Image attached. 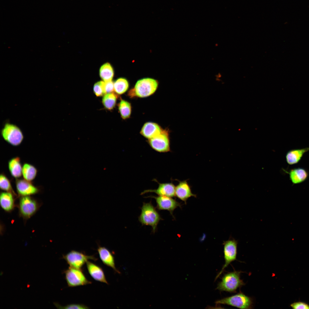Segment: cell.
Listing matches in <instances>:
<instances>
[{"label":"cell","mask_w":309,"mask_h":309,"mask_svg":"<svg viewBox=\"0 0 309 309\" xmlns=\"http://www.w3.org/2000/svg\"><path fill=\"white\" fill-rule=\"evenodd\" d=\"M158 86L157 80L150 78H143L137 81L134 87L129 91L128 96L132 98L150 96L156 91Z\"/></svg>","instance_id":"6da1fadb"},{"label":"cell","mask_w":309,"mask_h":309,"mask_svg":"<svg viewBox=\"0 0 309 309\" xmlns=\"http://www.w3.org/2000/svg\"><path fill=\"white\" fill-rule=\"evenodd\" d=\"M242 272L234 271L225 274L221 281L218 284L216 288L220 291H225L231 293H235L238 288L245 285L243 280L240 278Z\"/></svg>","instance_id":"7a4b0ae2"},{"label":"cell","mask_w":309,"mask_h":309,"mask_svg":"<svg viewBox=\"0 0 309 309\" xmlns=\"http://www.w3.org/2000/svg\"><path fill=\"white\" fill-rule=\"evenodd\" d=\"M141 209L139 221L142 225L151 226L153 233H155L159 223L162 219L151 202L143 203Z\"/></svg>","instance_id":"3957f363"},{"label":"cell","mask_w":309,"mask_h":309,"mask_svg":"<svg viewBox=\"0 0 309 309\" xmlns=\"http://www.w3.org/2000/svg\"><path fill=\"white\" fill-rule=\"evenodd\" d=\"M216 304L227 305L242 309L252 308L253 302L252 298L240 292L234 295L224 298L217 300Z\"/></svg>","instance_id":"277c9868"},{"label":"cell","mask_w":309,"mask_h":309,"mask_svg":"<svg viewBox=\"0 0 309 309\" xmlns=\"http://www.w3.org/2000/svg\"><path fill=\"white\" fill-rule=\"evenodd\" d=\"M1 134L6 141L15 146L20 145L24 138L21 129L16 125L9 122L4 124L1 130Z\"/></svg>","instance_id":"5b68a950"},{"label":"cell","mask_w":309,"mask_h":309,"mask_svg":"<svg viewBox=\"0 0 309 309\" xmlns=\"http://www.w3.org/2000/svg\"><path fill=\"white\" fill-rule=\"evenodd\" d=\"M39 207L38 202L30 196L21 197L18 205L19 215L27 220L36 212Z\"/></svg>","instance_id":"8992f818"},{"label":"cell","mask_w":309,"mask_h":309,"mask_svg":"<svg viewBox=\"0 0 309 309\" xmlns=\"http://www.w3.org/2000/svg\"><path fill=\"white\" fill-rule=\"evenodd\" d=\"M64 273L69 287H75L92 283L87 279L81 269L70 266Z\"/></svg>","instance_id":"52a82bcc"},{"label":"cell","mask_w":309,"mask_h":309,"mask_svg":"<svg viewBox=\"0 0 309 309\" xmlns=\"http://www.w3.org/2000/svg\"><path fill=\"white\" fill-rule=\"evenodd\" d=\"M237 244V241L233 238L224 241L223 244L225 263L221 271L216 276L215 280L220 276L231 263L236 260Z\"/></svg>","instance_id":"ba28073f"},{"label":"cell","mask_w":309,"mask_h":309,"mask_svg":"<svg viewBox=\"0 0 309 309\" xmlns=\"http://www.w3.org/2000/svg\"><path fill=\"white\" fill-rule=\"evenodd\" d=\"M148 140L149 145L156 151L166 152L170 151L169 132L167 129H163L159 134Z\"/></svg>","instance_id":"9c48e42d"},{"label":"cell","mask_w":309,"mask_h":309,"mask_svg":"<svg viewBox=\"0 0 309 309\" xmlns=\"http://www.w3.org/2000/svg\"><path fill=\"white\" fill-rule=\"evenodd\" d=\"M63 258L70 267L80 269L89 260L96 261L97 260L93 256L88 255L82 252L75 250H72L63 255Z\"/></svg>","instance_id":"30bf717a"},{"label":"cell","mask_w":309,"mask_h":309,"mask_svg":"<svg viewBox=\"0 0 309 309\" xmlns=\"http://www.w3.org/2000/svg\"><path fill=\"white\" fill-rule=\"evenodd\" d=\"M148 197L155 199L158 209L167 210L173 217V212L174 210L178 207H181L180 203L171 197L160 196H150Z\"/></svg>","instance_id":"8fae6325"},{"label":"cell","mask_w":309,"mask_h":309,"mask_svg":"<svg viewBox=\"0 0 309 309\" xmlns=\"http://www.w3.org/2000/svg\"><path fill=\"white\" fill-rule=\"evenodd\" d=\"M16 188L19 196H29L34 195L39 192L38 189L30 181L25 179H17L16 181Z\"/></svg>","instance_id":"7c38bea8"},{"label":"cell","mask_w":309,"mask_h":309,"mask_svg":"<svg viewBox=\"0 0 309 309\" xmlns=\"http://www.w3.org/2000/svg\"><path fill=\"white\" fill-rule=\"evenodd\" d=\"M176 187L172 183H159L157 188L155 189L145 190L141 195L149 192L154 193L159 196L173 197L175 196Z\"/></svg>","instance_id":"4fadbf2b"},{"label":"cell","mask_w":309,"mask_h":309,"mask_svg":"<svg viewBox=\"0 0 309 309\" xmlns=\"http://www.w3.org/2000/svg\"><path fill=\"white\" fill-rule=\"evenodd\" d=\"M284 171L288 174L290 179L293 185L301 183L308 179L309 173L305 169L298 167L290 169L287 171L283 169Z\"/></svg>","instance_id":"5bb4252c"},{"label":"cell","mask_w":309,"mask_h":309,"mask_svg":"<svg viewBox=\"0 0 309 309\" xmlns=\"http://www.w3.org/2000/svg\"><path fill=\"white\" fill-rule=\"evenodd\" d=\"M86 264L88 272L93 279L97 281L108 284L104 272L101 267L89 260Z\"/></svg>","instance_id":"9a60e30c"},{"label":"cell","mask_w":309,"mask_h":309,"mask_svg":"<svg viewBox=\"0 0 309 309\" xmlns=\"http://www.w3.org/2000/svg\"><path fill=\"white\" fill-rule=\"evenodd\" d=\"M163 130L157 123L148 122L143 126L140 133L144 137L149 139L159 134Z\"/></svg>","instance_id":"2e32d148"},{"label":"cell","mask_w":309,"mask_h":309,"mask_svg":"<svg viewBox=\"0 0 309 309\" xmlns=\"http://www.w3.org/2000/svg\"><path fill=\"white\" fill-rule=\"evenodd\" d=\"M175 196L184 201L185 204L189 198L192 196L196 197L192 193L189 185L185 181L180 182L176 187Z\"/></svg>","instance_id":"e0dca14e"},{"label":"cell","mask_w":309,"mask_h":309,"mask_svg":"<svg viewBox=\"0 0 309 309\" xmlns=\"http://www.w3.org/2000/svg\"><path fill=\"white\" fill-rule=\"evenodd\" d=\"M97 251L103 263L112 268L117 273H120L115 266L114 257L110 251L105 247L101 246H99Z\"/></svg>","instance_id":"ac0fdd59"},{"label":"cell","mask_w":309,"mask_h":309,"mask_svg":"<svg viewBox=\"0 0 309 309\" xmlns=\"http://www.w3.org/2000/svg\"><path fill=\"white\" fill-rule=\"evenodd\" d=\"M308 151V147L294 149L289 150L286 155L287 163L290 165L297 164L301 160L304 153Z\"/></svg>","instance_id":"d6986e66"},{"label":"cell","mask_w":309,"mask_h":309,"mask_svg":"<svg viewBox=\"0 0 309 309\" xmlns=\"http://www.w3.org/2000/svg\"><path fill=\"white\" fill-rule=\"evenodd\" d=\"M14 196H15L9 192L1 193L0 204L1 208L5 211L10 212L13 209L15 206Z\"/></svg>","instance_id":"ffe728a7"},{"label":"cell","mask_w":309,"mask_h":309,"mask_svg":"<svg viewBox=\"0 0 309 309\" xmlns=\"http://www.w3.org/2000/svg\"><path fill=\"white\" fill-rule=\"evenodd\" d=\"M8 166L9 171L13 177L18 178L21 176L22 167L19 157H14L10 160Z\"/></svg>","instance_id":"44dd1931"},{"label":"cell","mask_w":309,"mask_h":309,"mask_svg":"<svg viewBox=\"0 0 309 309\" xmlns=\"http://www.w3.org/2000/svg\"><path fill=\"white\" fill-rule=\"evenodd\" d=\"M99 73L101 79L104 82H106L112 80L114 72L111 65L109 63L106 62L100 67Z\"/></svg>","instance_id":"7402d4cb"},{"label":"cell","mask_w":309,"mask_h":309,"mask_svg":"<svg viewBox=\"0 0 309 309\" xmlns=\"http://www.w3.org/2000/svg\"><path fill=\"white\" fill-rule=\"evenodd\" d=\"M37 173V169L33 165L27 163L23 165L22 175L25 180L31 182L35 178Z\"/></svg>","instance_id":"603a6c76"},{"label":"cell","mask_w":309,"mask_h":309,"mask_svg":"<svg viewBox=\"0 0 309 309\" xmlns=\"http://www.w3.org/2000/svg\"><path fill=\"white\" fill-rule=\"evenodd\" d=\"M118 106L119 112L123 119H126L130 118L132 111V106L130 102L121 99Z\"/></svg>","instance_id":"cb8c5ba5"},{"label":"cell","mask_w":309,"mask_h":309,"mask_svg":"<svg viewBox=\"0 0 309 309\" xmlns=\"http://www.w3.org/2000/svg\"><path fill=\"white\" fill-rule=\"evenodd\" d=\"M117 98V95L114 93H107L104 96L102 103L106 109L111 110L115 107Z\"/></svg>","instance_id":"d4e9b609"},{"label":"cell","mask_w":309,"mask_h":309,"mask_svg":"<svg viewBox=\"0 0 309 309\" xmlns=\"http://www.w3.org/2000/svg\"><path fill=\"white\" fill-rule=\"evenodd\" d=\"M129 86L128 82L126 79L119 78L114 82V91L117 94H122L127 91Z\"/></svg>","instance_id":"484cf974"},{"label":"cell","mask_w":309,"mask_h":309,"mask_svg":"<svg viewBox=\"0 0 309 309\" xmlns=\"http://www.w3.org/2000/svg\"><path fill=\"white\" fill-rule=\"evenodd\" d=\"M0 187L1 189L10 193L16 197L17 195L14 191L8 178L4 174H1L0 176Z\"/></svg>","instance_id":"4316f807"},{"label":"cell","mask_w":309,"mask_h":309,"mask_svg":"<svg viewBox=\"0 0 309 309\" xmlns=\"http://www.w3.org/2000/svg\"><path fill=\"white\" fill-rule=\"evenodd\" d=\"M93 91L95 95L98 97L104 96L106 94L104 82L100 81L96 83L93 87Z\"/></svg>","instance_id":"83f0119b"},{"label":"cell","mask_w":309,"mask_h":309,"mask_svg":"<svg viewBox=\"0 0 309 309\" xmlns=\"http://www.w3.org/2000/svg\"><path fill=\"white\" fill-rule=\"evenodd\" d=\"M54 304L57 308L59 309H86L90 308L82 304H72L63 306L57 303L54 302Z\"/></svg>","instance_id":"f1b7e54d"},{"label":"cell","mask_w":309,"mask_h":309,"mask_svg":"<svg viewBox=\"0 0 309 309\" xmlns=\"http://www.w3.org/2000/svg\"><path fill=\"white\" fill-rule=\"evenodd\" d=\"M104 82L106 94L112 92L114 90V82L112 80Z\"/></svg>","instance_id":"f546056e"},{"label":"cell","mask_w":309,"mask_h":309,"mask_svg":"<svg viewBox=\"0 0 309 309\" xmlns=\"http://www.w3.org/2000/svg\"><path fill=\"white\" fill-rule=\"evenodd\" d=\"M293 309H309V306L307 304L302 302H294L290 305Z\"/></svg>","instance_id":"4dcf8cb0"}]
</instances>
